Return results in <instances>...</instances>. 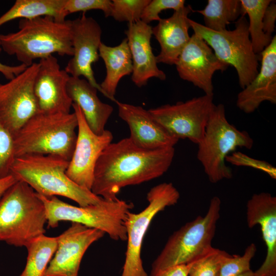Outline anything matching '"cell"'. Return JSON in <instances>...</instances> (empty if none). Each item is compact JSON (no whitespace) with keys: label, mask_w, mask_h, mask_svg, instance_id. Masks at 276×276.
Returning <instances> with one entry per match:
<instances>
[{"label":"cell","mask_w":276,"mask_h":276,"mask_svg":"<svg viewBox=\"0 0 276 276\" xmlns=\"http://www.w3.org/2000/svg\"><path fill=\"white\" fill-rule=\"evenodd\" d=\"M71 27L73 55L64 70L72 77L83 76L101 93L92 69V64L100 57L101 27L95 19L86 16L84 13L80 17L71 20Z\"/></svg>","instance_id":"cell-14"},{"label":"cell","mask_w":276,"mask_h":276,"mask_svg":"<svg viewBox=\"0 0 276 276\" xmlns=\"http://www.w3.org/2000/svg\"><path fill=\"white\" fill-rule=\"evenodd\" d=\"M39 63L34 62L5 83H0V120L13 135L38 112L34 84Z\"/></svg>","instance_id":"cell-12"},{"label":"cell","mask_w":276,"mask_h":276,"mask_svg":"<svg viewBox=\"0 0 276 276\" xmlns=\"http://www.w3.org/2000/svg\"><path fill=\"white\" fill-rule=\"evenodd\" d=\"M44 205L26 182L18 180L0 197V242L27 246L44 235Z\"/></svg>","instance_id":"cell-4"},{"label":"cell","mask_w":276,"mask_h":276,"mask_svg":"<svg viewBox=\"0 0 276 276\" xmlns=\"http://www.w3.org/2000/svg\"><path fill=\"white\" fill-rule=\"evenodd\" d=\"M75 112H38L13 135L16 158L27 154L56 155L70 161L76 143Z\"/></svg>","instance_id":"cell-5"},{"label":"cell","mask_w":276,"mask_h":276,"mask_svg":"<svg viewBox=\"0 0 276 276\" xmlns=\"http://www.w3.org/2000/svg\"><path fill=\"white\" fill-rule=\"evenodd\" d=\"M220 209L221 200L213 197L204 216H198L175 232L153 261L150 276L173 266L187 264L210 251Z\"/></svg>","instance_id":"cell-7"},{"label":"cell","mask_w":276,"mask_h":276,"mask_svg":"<svg viewBox=\"0 0 276 276\" xmlns=\"http://www.w3.org/2000/svg\"><path fill=\"white\" fill-rule=\"evenodd\" d=\"M226 251L214 248L189 263L188 276H219L221 268L226 258Z\"/></svg>","instance_id":"cell-29"},{"label":"cell","mask_w":276,"mask_h":276,"mask_svg":"<svg viewBox=\"0 0 276 276\" xmlns=\"http://www.w3.org/2000/svg\"><path fill=\"white\" fill-rule=\"evenodd\" d=\"M99 229L73 222L57 237V246L43 276H78L80 263L88 248L102 238Z\"/></svg>","instance_id":"cell-15"},{"label":"cell","mask_w":276,"mask_h":276,"mask_svg":"<svg viewBox=\"0 0 276 276\" xmlns=\"http://www.w3.org/2000/svg\"><path fill=\"white\" fill-rule=\"evenodd\" d=\"M112 1L109 0H66L64 8L66 15L92 10H100L103 11L106 17L111 16Z\"/></svg>","instance_id":"cell-33"},{"label":"cell","mask_w":276,"mask_h":276,"mask_svg":"<svg viewBox=\"0 0 276 276\" xmlns=\"http://www.w3.org/2000/svg\"><path fill=\"white\" fill-rule=\"evenodd\" d=\"M150 0H113L111 16L116 20L132 23L141 20Z\"/></svg>","instance_id":"cell-30"},{"label":"cell","mask_w":276,"mask_h":276,"mask_svg":"<svg viewBox=\"0 0 276 276\" xmlns=\"http://www.w3.org/2000/svg\"><path fill=\"white\" fill-rule=\"evenodd\" d=\"M97 91L85 79L70 76L67 84V94L73 103L80 108L91 131L99 135L106 130L105 127L113 108L100 100Z\"/></svg>","instance_id":"cell-23"},{"label":"cell","mask_w":276,"mask_h":276,"mask_svg":"<svg viewBox=\"0 0 276 276\" xmlns=\"http://www.w3.org/2000/svg\"><path fill=\"white\" fill-rule=\"evenodd\" d=\"M261 65L251 82L238 94L236 105L246 113L257 109L268 101L276 104V36L260 53Z\"/></svg>","instance_id":"cell-20"},{"label":"cell","mask_w":276,"mask_h":276,"mask_svg":"<svg viewBox=\"0 0 276 276\" xmlns=\"http://www.w3.org/2000/svg\"><path fill=\"white\" fill-rule=\"evenodd\" d=\"M34 84L38 112H70L73 101L67 91L70 75L61 69L57 58L53 55L39 60Z\"/></svg>","instance_id":"cell-17"},{"label":"cell","mask_w":276,"mask_h":276,"mask_svg":"<svg viewBox=\"0 0 276 276\" xmlns=\"http://www.w3.org/2000/svg\"><path fill=\"white\" fill-rule=\"evenodd\" d=\"M118 115L128 125L129 139L137 147L145 149L174 147L178 140L171 135L152 118L148 110L140 106L115 101Z\"/></svg>","instance_id":"cell-19"},{"label":"cell","mask_w":276,"mask_h":276,"mask_svg":"<svg viewBox=\"0 0 276 276\" xmlns=\"http://www.w3.org/2000/svg\"><path fill=\"white\" fill-rule=\"evenodd\" d=\"M15 158L13 136L0 120V178L11 174Z\"/></svg>","instance_id":"cell-32"},{"label":"cell","mask_w":276,"mask_h":276,"mask_svg":"<svg viewBox=\"0 0 276 276\" xmlns=\"http://www.w3.org/2000/svg\"><path fill=\"white\" fill-rule=\"evenodd\" d=\"M57 246V237L44 235L34 239L26 248L25 268L20 276H43Z\"/></svg>","instance_id":"cell-27"},{"label":"cell","mask_w":276,"mask_h":276,"mask_svg":"<svg viewBox=\"0 0 276 276\" xmlns=\"http://www.w3.org/2000/svg\"><path fill=\"white\" fill-rule=\"evenodd\" d=\"M192 11L190 5L185 6L174 11L171 16L161 18L152 28V35L160 47V51L156 56L157 63L175 65L190 39L188 15Z\"/></svg>","instance_id":"cell-22"},{"label":"cell","mask_w":276,"mask_h":276,"mask_svg":"<svg viewBox=\"0 0 276 276\" xmlns=\"http://www.w3.org/2000/svg\"><path fill=\"white\" fill-rule=\"evenodd\" d=\"M38 195L45 206L48 227H56L60 221H71L101 230L114 240L126 241L125 224L128 213L134 207L132 203L117 198L77 206L61 201L57 196Z\"/></svg>","instance_id":"cell-6"},{"label":"cell","mask_w":276,"mask_h":276,"mask_svg":"<svg viewBox=\"0 0 276 276\" xmlns=\"http://www.w3.org/2000/svg\"><path fill=\"white\" fill-rule=\"evenodd\" d=\"M66 0H16L13 5L0 16V27L16 19H31L51 16L56 20H65L64 8Z\"/></svg>","instance_id":"cell-25"},{"label":"cell","mask_w":276,"mask_h":276,"mask_svg":"<svg viewBox=\"0 0 276 276\" xmlns=\"http://www.w3.org/2000/svg\"><path fill=\"white\" fill-rule=\"evenodd\" d=\"M256 250L255 244L251 243L246 248L242 256L230 255L222 265L219 276H235L250 270V261Z\"/></svg>","instance_id":"cell-31"},{"label":"cell","mask_w":276,"mask_h":276,"mask_svg":"<svg viewBox=\"0 0 276 276\" xmlns=\"http://www.w3.org/2000/svg\"><path fill=\"white\" fill-rule=\"evenodd\" d=\"M69 162L56 155H25L15 158L11 174L45 197H65L81 206L102 202L104 199L79 186L67 176Z\"/></svg>","instance_id":"cell-3"},{"label":"cell","mask_w":276,"mask_h":276,"mask_svg":"<svg viewBox=\"0 0 276 276\" xmlns=\"http://www.w3.org/2000/svg\"><path fill=\"white\" fill-rule=\"evenodd\" d=\"M225 161L236 166L251 167L267 174L273 179L276 178L275 168L267 162L252 158L240 152H234L226 157Z\"/></svg>","instance_id":"cell-35"},{"label":"cell","mask_w":276,"mask_h":276,"mask_svg":"<svg viewBox=\"0 0 276 276\" xmlns=\"http://www.w3.org/2000/svg\"><path fill=\"white\" fill-rule=\"evenodd\" d=\"M195 34L202 38L223 62L236 70L239 83L243 89L258 73L259 57L253 50L248 32V22L241 15L235 22V28L216 31L189 18Z\"/></svg>","instance_id":"cell-9"},{"label":"cell","mask_w":276,"mask_h":276,"mask_svg":"<svg viewBox=\"0 0 276 276\" xmlns=\"http://www.w3.org/2000/svg\"><path fill=\"white\" fill-rule=\"evenodd\" d=\"M276 20L275 2L271 1L267 7L263 17V31L267 36L272 37V33L275 30Z\"/></svg>","instance_id":"cell-36"},{"label":"cell","mask_w":276,"mask_h":276,"mask_svg":"<svg viewBox=\"0 0 276 276\" xmlns=\"http://www.w3.org/2000/svg\"><path fill=\"white\" fill-rule=\"evenodd\" d=\"M72 108L78 120V132L66 174L79 186L91 191L96 163L102 152L111 143L113 135L107 130L101 134H95L88 126L79 106L73 103Z\"/></svg>","instance_id":"cell-13"},{"label":"cell","mask_w":276,"mask_h":276,"mask_svg":"<svg viewBox=\"0 0 276 276\" xmlns=\"http://www.w3.org/2000/svg\"><path fill=\"white\" fill-rule=\"evenodd\" d=\"M181 79L191 82L206 95H213L212 78L229 66L220 60L206 42L194 33L175 64Z\"/></svg>","instance_id":"cell-16"},{"label":"cell","mask_w":276,"mask_h":276,"mask_svg":"<svg viewBox=\"0 0 276 276\" xmlns=\"http://www.w3.org/2000/svg\"><path fill=\"white\" fill-rule=\"evenodd\" d=\"M180 194L171 182L152 187L147 194L148 205L139 213H128L125 221L127 246L121 276H148L141 253L144 237L153 219L166 207L177 203Z\"/></svg>","instance_id":"cell-10"},{"label":"cell","mask_w":276,"mask_h":276,"mask_svg":"<svg viewBox=\"0 0 276 276\" xmlns=\"http://www.w3.org/2000/svg\"><path fill=\"white\" fill-rule=\"evenodd\" d=\"M183 0H152L144 8L141 20L149 24L150 22L159 21L161 18L159 13L167 9L177 10L185 6Z\"/></svg>","instance_id":"cell-34"},{"label":"cell","mask_w":276,"mask_h":276,"mask_svg":"<svg viewBox=\"0 0 276 276\" xmlns=\"http://www.w3.org/2000/svg\"><path fill=\"white\" fill-rule=\"evenodd\" d=\"M247 222L261 226L267 248L265 259L255 272L259 276H276V197L270 193L254 194L247 203Z\"/></svg>","instance_id":"cell-18"},{"label":"cell","mask_w":276,"mask_h":276,"mask_svg":"<svg viewBox=\"0 0 276 276\" xmlns=\"http://www.w3.org/2000/svg\"><path fill=\"white\" fill-rule=\"evenodd\" d=\"M152 28L141 20L129 23L125 31L130 51L133 71L131 80L139 87L147 84L151 78L165 80V73L157 65L156 56L151 45Z\"/></svg>","instance_id":"cell-21"},{"label":"cell","mask_w":276,"mask_h":276,"mask_svg":"<svg viewBox=\"0 0 276 276\" xmlns=\"http://www.w3.org/2000/svg\"><path fill=\"white\" fill-rule=\"evenodd\" d=\"M188 264L173 266L158 272L155 276H188Z\"/></svg>","instance_id":"cell-38"},{"label":"cell","mask_w":276,"mask_h":276,"mask_svg":"<svg viewBox=\"0 0 276 276\" xmlns=\"http://www.w3.org/2000/svg\"><path fill=\"white\" fill-rule=\"evenodd\" d=\"M71 26V20L59 21L51 16L20 19L17 31L0 34V45L27 67L55 53L72 56Z\"/></svg>","instance_id":"cell-2"},{"label":"cell","mask_w":276,"mask_h":276,"mask_svg":"<svg viewBox=\"0 0 276 276\" xmlns=\"http://www.w3.org/2000/svg\"><path fill=\"white\" fill-rule=\"evenodd\" d=\"M197 12L203 16L204 26L216 31L226 30L227 25L242 15L240 0H209L204 9Z\"/></svg>","instance_id":"cell-26"},{"label":"cell","mask_w":276,"mask_h":276,"mask_svg":"<svg viewBox=\"0 0 276 276\" xmlns=\"http://www.w3.org/2000/svg\"><path fill=\"white\" fill-rule=\"evenodd\" d=\"M2 49L0 45V52ZM27 66L23 64L11 66L2 63L0 62V73L8 80H10L22 72Z\"/></svg>","instance_id":"cell-37"},{"label":"cell","mask_w":276,"mask_h":276,"mask_svg":"<svg viewBox=\"0 0 276 276\" xmlns=\"http://www.w3.org/2000/svg\"><path fill=\"white\" fill-rule=\"evenodd\" d=\"M174 154V147L142 149L129 137L111 143L97 160L91 191L107 200L117 199L123 188L163 175L170 167Z\"/></svg>","instance_id":"cell-1"},{"label":"cell","mask_w":276,"mask_h":276,"mask_svg":"<svg viewBox=\"0 0 276 276\" xmlns=\"http://www.w3.org/2000/svg\"><path fill=\"white\" fill-rule=\"evenodd\" d=\"M99 54L104 62L106 71L104 80L99 84L101 93L115 102L114 95L120 81L124 76L132 74L133 71L127 38L115 47L108 46L101 42Z\"/></svg>","instance_id":"cell-24"},{"label":"cell","mask_w":276,"mask_h":276,"mask_svg":"<svg viewBox=\"0 0 276 276\" xmlns=\"http://www.w3.org/2000/svg\"><path fill=\"white\" fill-rule=\"evenodd\" d=\"M242 15L249 18L248 32L252 48L256 54H260L271 42L272 37L267 36L263 29V17L270 0H240Z\"/></svg>","instance_id":"cell-28"},{"label":"cell","mask_w":276,"mask_h":276,"mask_svg":"<svg viewBox=\"0 0 276 276\" xmlns=\"http://www.w3.org/2000/svg\"><path fill=\"white\" fill-rule=\"evenodd\" d=\"M254 140L245 131L230 124L223 104L215 105L202 141L198 145L197 157L211 183H216L233 176L225 164L226 157L237 147L250 149Z\"/></svg>","instance_id":"cell-8"},{"label":"cell","mask_w":276,"mask_h":276,"mask_svg":"<svg viewBox=\"0 0 276 276\" xmlns=\"http://www.w3.org/2000/svg\"><path fill=\"white\" fill-rule=\"evenodd\" d=\"M215 105L213 95L204 94L185 102L151 108L148 111L172 136L178 140L187 139L198 145L203 138Z\"/></svg>","instance_id":"cell-11"},{"label":"cell","mask_w":276,"mask_h":276,"mask_svg":"<svg viewBox=\"0 0 276 276\" xmlns=\"http://www.w3.org/2000/svg\"><path fill=\"white\" fill-rule=\"evenodd\" d=\"M18 180L12 174L0 178V197L3 194Z\"/></svg>","instance_id":"cell-39"},{"label":"cell","mask_w":276,"mask_h":276,"mask_svg":"<svg viewBox=\"0 0 276 276\" xmlns=\"http://www.w3.org/2000/svg\"><path fill=\"white\" fill-rule=\"evenodd\" d=\"M235 276H259L255 271L250 270L242 272Z\"/></svg>","instance_id":"cell-40"}]
</instances>
